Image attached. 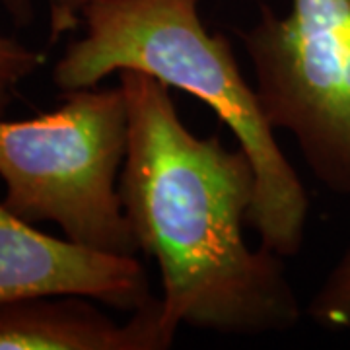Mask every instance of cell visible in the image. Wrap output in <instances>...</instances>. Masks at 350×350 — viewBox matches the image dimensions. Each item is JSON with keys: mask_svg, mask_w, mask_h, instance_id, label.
<instances>
[{"mask_svg": "<svg viewBox=\"0 0 350 350\" xmlns=\"http://www.w3.org/2000/svg\"><path fill=\"white\" fill-rule=\"evenodd\" d=\"M117 78L129 111L119 193L138 250L160 267L163 325L222 335L294 329L304 312L282 257L243 238L255 199L247 154L189 131L162 80L133 68Z\"/></svg>", "mask_w": 350, "mask_h": 350, "instance_id": "obj_1", "label": "cell"}, {"mask_svg": "<svg viewBox=\"0 0 350 350\" xmlns=\"http://www.w3.org/2000/svg\"><path fill=\"white\" fill-rule=\"evenodd\" d=\"M199 6L200 0H92L82 14L84 36L66 45L53 82L70 92L133 68L208 105L255 172L247 226L257 232L261 247L294 257L306 236L308 193L278 146L230 39L206 29Z\"/></svg>", "mask_w": 350, "mask_h": 350, "instance_id": "obj_2", "label": "cell"}, {"mask_svg": "<svg viewBox=\"0 0 350 350\" xmlns=\"http://www.w3.org/2000/svg\"><path fill=\"white\" fill-rule=\"evenodd\" d=\"M129 146L121 86L64 92L51 111L31 119L0 117L2 204L27 222H53L90 250L135 257L119 175Z\"/></svg>", "mask_w": 350, "mask_h": 350, "instance_id": "obj_3", "label": "cell"}, {"mask_svg": "<svg viewBox=\"0 0 350 350\" xmlns=\"http://www.w3.org/2000/svg\"><path fill=\"white\" fill-rule=\"evenodd\" d=\"M238 38L271 126L294 137L323 187L350 197V0H292L284 16L262 4Z\"/></svg>", "mask_w": 350, "mask_h": 350, "instance_id": "obj_4", "label": "cell"}, {"mask_svg": "<svg viewBox=\"0 0 350 350\" xmlns=\"http://www.w3.org/2000/svg\"><path fill=\"white\" fill-rule=\"evenodd\" d=\"M38 296H84L131 313L154 298L137 257L49 236L0 202V301Z\"/></svg>", "mask_w": 350, "mask_h": 350, "instance_id": "obj_5", "label": "cell"}, {"mask_svg": "<svg viewBox=\"0 0 350 350\" xmlns=\"http://www.w3.org/2000/svg\"><path fill=\"white\" fill-rule=\"evenodd\" d=\"M175 333L152 298L119 323L84 296L0 301V350H165Z\"/></svg>", "mask_w": 350, "mask_h": 350, "instance_id": "obj_6", "label": "cell"}, {"mask_svg": "<svg viewBox=\"0 0 350 350\" xmlns=\"http://www.w3.org/2000/svg\"><path fill=\"white\" fill-rule=\"evenodd\" d=\"M306 313L329 331L350 327V250L335 262L321 286L308 301Z\"/></svg>", "mask_w": 350, "mask_h": 350, "instance_id": "obj_7", "label": "cell"}, {"mask_svg": "<svg viewBox=\"0 0 350 350\" xmlns=\"http://www.w3.org/2000/svg\"><path fill=\"white\" fill-rule=\"evenodd\" d=\"M45 53L0 31V117L12 105L18 88L45 64Z\"/></svg>", "mask_w": 350, "mask_h": 350, "instance_id": "obj_8", "label": "cell"}, {"mask_svg": "<svg viewBox=\"0 0 350 350\" xmlns=\"http://www.w3.org/2000/svg\"><path fill=\"white\" fill-rule=\"evenodd\" d=\"M92 0H51L49 4V45L82 25L84 8Z\"/></svg>", "mask_w": 350, "mask_h": 350, "instance_id": "obj_9", "label": "cell"}, {"mask_svg": "<svg viewBox=\"0 0 350 350\" xmlns=\"http://www.w3.org/2000/svg\"><path fill=\"white\" fill-rule=\"evenodd\" d=\"M14 27L22 29L36 20V0H0Z\"/></svg>", "mask_w": 350, "mask_h": 350, "instance_id": "obj_10", "label": "cell"}]
</instances>
